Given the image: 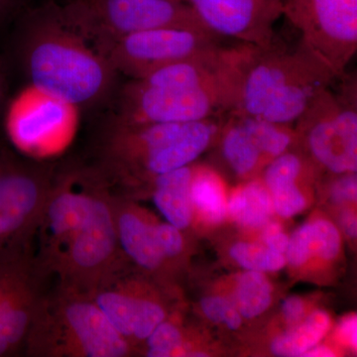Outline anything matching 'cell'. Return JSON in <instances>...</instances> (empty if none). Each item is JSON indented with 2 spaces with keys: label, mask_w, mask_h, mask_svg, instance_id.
I'll use <instances>...</instances> for the list:
<instances>
[{
  "label": "cell",
  "mask_w": 357,
  "mask_h": 357,
  "mask_svg": "<svg viewBox=\"0 0 357 357\" xmlns=\"http://www.w3.org/2000/svg\"><path fill=\"white\" fill-rule=\"evenodd\" d=\"M16 52L29 84L77 109L107 102L116 91L109 59L54 0L23 16Z\"/></svg>",
  "instance_id": "cell-1"
},
{
  "label": "cell",
  "mask_w": 357,
  "mask_h": 357,
  "mask_svg": "<svg viewBox=\"0 0 357 357\" xmlns=\"http://www.w3.org/2000/svg\"><path fill=\"white\" fill-rule=\"evenodd\" d=\"M222 116L185 123L121 124L107 119L93 143L88 167L109 188L153 184L160 175L190 165L218 136Z\"/></svg>",
  "instance_id": "cell-2"
},
{
  "label": "cell",
  "mask_w": 357,
  "mask_h": 357,
  "mask_svg": "<svg viewBox=\"0 0 357 357\" xmlns=\"http://www.w3.org/2000/svg\"><path fill=\"white\" fill-rule=\"evenodd\" d=\"M337 77L300 38L290 47L276 40L267 47L241 43L236 102L230 114L292 124Z\"/></svg>",
  "instance_id": "cell-3"
},
{
  "label": "cell",
  "mask_w": 357,
  "mask_h": 357,
  "mask_svg": "<svg viewBox=\"0 0 357 357\" xmlns=\"http://www.w3.org/2000/svg\"><path fill=\"white\" fill-rule=\"evenodd\" d=\"M133 351L89 294L57 284L39 301L24 354L29 357H126Z\"/></svg>",
  "instance_id": "cell-4"
},
{
  "label": "cell",
  "mask_w": 357,
  "mask_h": 357,
  "mask_svg": "<svg viewBox=\"0 0 357 357\" xmlns=\"http://www.w3.org/2000/svg\"><path fill=\"white\" fill-rule=\"evenodd\" d=\"M237 68L227 81L199 89L151 86L129 79L117 86L107 119L121 124L185 123L222 116L234 110Z\"/></svg>",
  "instance_id": "cell-5"
},
{
  "label": "cell",
  "mask_w": 357,
  "mask_h": 357,
  "mask_svg": "<svg viewBox=\"0 0 357 357\" xmlns=\"http://www.w3.org/2000/svg\"><path fill=\"white\" fill-rule=\"evenodd\" d=\"M63 10L105 56L115 41L134 33L160 28L210 32L184 0H70Z\"/></svg>",
  "instance_id": "cell-6"
},
{
  "label": "cell",
  "mask_w": 357,
  "mask_h": 357,
  "mask_svg": "<svg viewBox=\"0 0 357 357\" xmlns=\"http://www.w3.org/2000/svg\"><path fill=\"white\" fill-rule=\"evenodd\" d=\"M91 196L86 218L56 267L58 284L86 294L128 267L117 236L112 192L89 170Z\"/></svg>",
  "instance_id": "cell-7"
},
{
  "label": "cell",
  "mask_w": 357,
  "mask_h": 357,
  "mask_svg": "<svg viewBox=\"0 0 357 357\" xmlns=\"http://www.w3.org/2000/svg\"><path fill=\"white\" fill-rule=\"evenodd\" d=\"M340 84L321 91L298 117V139L304 143L312 160L333 174L356 173V79L345 73Z\"/></svg>",
  "instance_id": "cell-8"
},
{
  "label": "cell",
  "mask_w": 357,
  "mask_h": 357,
  "mask_svg": "<svg viewBox=\"0 0 357 357\" xmlns=\"http://www.w3.org/2000/svg\"><path fill=\"white\" fill-rule=\"evenodd\" d=\"M60 166L0 143V252L32 244Z\"/></svg>",
  "instance_id": "cell-9"
},
{
  "label": "cell",
  "mask_w": 357,
  "mask_h": 357,
  "mask_svg": "<svg viewBox=\"0 0 357 357\" xmlns=\"http://www.w3.org/2000/svg\"><path fill=\"white\" fill-rule=\"evenodd\" d=\"M77 109L29 84L7 107V136L21 154L43 158L60 151L72 139L77 128Z\"/></svg>",
  "instance_id": "cell-10"
},
{
  "label": "cell",
  "mask_w": 357,
  "mask_h": 357,
  "mask_svg": "<svg viewBox=\"0 0 357 357\" xmlns=\"http://www.w3.org/2000/svg\"><path fill=\"white\" fill-rule=\"evenodd\" d=\"M91 185V174L86 167L59 168L35 232V237H38V248L33 252L35 267L45 278L55 273L58 263L83 225Z\"/></svg>",
  "instance_id": "cell-11"
},
{
  "label": "cell",
  "mask_w": 357,
  "mask_h": 357,
  "mask_svg": "<svg viewBox=\"0 0 357 357\" xmlns=\"http://www.w3.org/2000/svg\"><path fill=\"white\" fill-rule=\"evenodd\" d=\"M282 6L299 38L342 76L357 52V0H282Z\"/></svg>",
  "instance_id": "cell-12"
},
{
  "label": "cell",
  "mask_w": 357,
  "mask_h": 357,
  "mask_svg": "<svg viewBox=\"0 0 357 357\" xmlns=\"http://www.w3.org/2000/svg\"><path fill=\"white\" fill-rule=\"evenodd\" d=\"M222 37L210 32L160 28L134 33L117 40L107 51L115 72L142 79L162 68L217 50Z\"/></svg>",
  "instance_id": "cell-13"
},
{
  "label": "cell",
  "mask_w": 357,
  "mask_h": 357,
  "mask_svg": "<svg viewBox=\"0 0 357 357\" xmlns=\"http://www.w3.org/2000/svg\"><path fill=\"white\" fill-rule=\"evenodd\" d=\"M145 290L141 281L129 276L126 267L89 294L133 349L167 319L163 303Z\"/></svg>",
  "instance_id": "cell-14"
},
{
  "label": "cell",
  "mask_w": 357,
  "mask_h": 357,
  "mask_svg": "<svg viewBox=\"0 0 357 357\" xmlns=\"http://www.w3.org/2000/svg\"><path fill=\"white\" fill-rule=\"evenodd\" d=\"M208 31L238 43L270 46L283 16L282 0H185Z\"/></svg>",
  "instance_id": "cell-15"
},
{
  "label": "cell",
  "mask_w": 357,
  "mask_h": 357,
  "mask_svg": "<svg viewBox=\"0 0 357 357\" xmlns=\"http://www.w3.org/2000/svg\"><path fill=\"white\" fill-rule=\"evenodd\" d=\"M112 204L119 245L124 257L128 263H134L144 271H159L167 262L155 237L153 222L126 196L112 192Z\"/></svg>",
  "instance_id": "cell-16"
},
{
  "label": "cell",
  "mask_w": 357,
  "mask_h": 357,
  "mask_svg": "<svg viewBox=\"0 0 357 357\" xmlns=\"http://www.w3.org/2000/svg\"><path fill=\"white\" fill-rule=\"evenodd\" d=\"M46 279L35 270L0 305V357L24 354L26 340L45 292Z\"/></svg>",
  "instance_id": "cell-17"
},
{
  "label": "cell",
  "mask_w": 357,
  "mask_h": 357,
  "mask_svg": "<svg viewBox=\"0 0 357 357\" xmlns=\"http://www.w3.org/2000/svg\"><path fill=\"white\" fill-rule=\"evenodd\" d=\"M305 162L299 155L288 151L270 162L265 169L263 183L271 197L273 210L282 218H292L306 206V198L300 188Z\"/></svg>",
  "instance_id": "cell-18"
},
{
  "label": "cell",
  "mask_w": 357,
  "mask_h": 357,
  "mask_svg": "<svg viewBox=\"0 0 357 357\" xmlns=\"http://www.w3.org/2000/svg\"><path fill=\"white\" fill-rule=\"evenodd\" d=\"M192 168L182 167L160 175L152 184L154 203L167 222L183 230L191 225Z\"/></svg>",
  "instance_id": "cell-19"
},
{
  "label": "cell",
  "mask_w": 357,
  "mask_h": 357,
  "mask_svg": "<svg viewBox=\"0 0 357 357\" xmlns=\"http://www.w3.org/2000/svg\"><path fill=\"white\" fill-rule=\"evenodd\" d=\"M340 249V232L326 220H316L302 225L289 237L286 261L294 267L306 264L314 256L330 260L337 257Z\"/></svg>",
  "instance_id": "cell-20"
},
{
  "label": "cell",
  "mask_w": 357,
  "mask_h": 357,
  "mask_svg": "<svg viewBox=\"0 0 357 357\" xmlns=\"http://www.w3.org/2000/svg\"><path fill=\"white\" fill-rule=\"evenodd\" d=\"M222 150L231 170L241 177L255 174L260 167L269 164L253 136L238 114H227L222 122Z\"/></svg>",
  "instance_id": "cell-21"
},
{
  "label": "cell",
  "mask_w": 357,
  "mask_h": 357,
  "mask_svg": "<svg viewBox=\"0 0 357 357\" xmlns=\"http://www.w3.org/2000/svg\"><path fill=\"white\" fill-rule=\"evenodd\" d=\"M273 204L264 183L252 181L237 188L227 203V211L239 225L259 229L270 222Z\"/></svg>",
  "instance_id": "cell-22"
},
{
  "label": "cell",
  "mask_w": 357,
  "mask_h": 357,
  "mask_svg": "<svg viewBox=\"0 0 357 357\" xmlns=\"http://www.w3.org/2000/svg\"><path fill=\"white\" fill-rule=\"evenodd\" d=\"M192 208L204 222L217 225L227 217V204L222 178L206 167L192 168L191 180Z\"/></svg>",
  "instance_id": "cell-23"
},
{
  "label": "cell",
  "mask_w": 357,
  "mask_h": 357,
  "mask_svg": "<svg viewBox=\"0 0 357 357\" xmlns=\"http://www.w3.org/2000/svg\"><path fill=\"white\" fill-rule=\"evenodd\" d=\"M330 326L331 318L328 312L321 310L312 312L306 319L275 338L271 345L272 352L278 356H303L319 344Z\"/></svg>",
  "instance_id": "cell-24"
},
{
  "label": "cell",
  "mask_w": 357,
  "mask_h": 357,
  "mask_svg": "<svg viewBox=\"0 0 357 357\" xmlns=\"http://www.w3.org/2000/svg\"><path fill=\"white\" fill-rule=\"evenodd\" d=\"M271 284L262 272L249 271L237 278L236 306L241 317L255 319L263 314L272 302Z\"/></svg>",
  "instance_id": "cell-25"
},
{
  "label": "cell",
  "mask_w": 357,
  "mask_h": 357,
  "mask_svg": "<svg viewBox=\"0 0 357 357\" xmlns=\"http://www.w3.org/2000/svg\"><path fill=\"white\" fill-rule=\"evenodd\" d=\"M36 270L32 244H17L0 252V305Z\"/></svg>",
  "instance_id": "cell-26"
},
{
  "label": "cell",
  "mask_w": 357,
  "mask_h": 357,
  "mask_svg": "<svg viewBox=\"0 0 357 357\" xmlns=\"http://www.w3.org/2000/svg\"><path fill=\"white\" fill-rule=\"evenodd\" d=\"M232 259L249 271H278L286 265L285 255L274 252L264 244L237 243L230 248Z\"/></svg>",
  "instance_id": "cell-27"
},
{
  "label": "cell",
  "mask_w": 357,
  "mask_h": 357,
  "mask_svg": "<svg viewBox=\"0 0 357 357\" xmlns=\"http://www.w3.org/2000/svg\"><path fill=\"white\" fill-rule=\"evenodd\" d=\"M145 354L150 357H170L175 356L183 345L180 328L171 321L161 324L144 340Z\"/></svg>",
  "instance_id": "cell-28"
},
{
  "label": "cell",
  "mask_w": 357,
  "mask_h": 357,
  "mask_svg": "<svg viewBox=\"0 0 357 357\" xmlns=\"http://www.w3.org/2000/svg\"><path fill=\"white\" fill-rule=\"evenodd\" d=\"M204 316L213 323L225 324L230 330L241 326V314L236 304L222 297H206L202 300Z\"/></svg>",
  "instance_id": "cell-29"
},
{
  "label": "cell",
  "mask_w": 357,
  "mask_h": 357,
  "mask_svg": "<svg viewBox=\"0 0 357 357\" xmlns=\"http://www.w3.org/2000/svg\"><path fill=\"white\" fill-rule=\"evenodd\" d=\"M155 237L166 262L173 261L184 250L182 230L169 222H153Z\"/></svg>",
  "instance_id": "cell-30"
},
{
  "label": "cell",
  "mask_w": 357,
  "mask_h": 357,
  "mask_svg": "<svg viewBox=\"0 0 357 357\" xmlns=\"http://www.w3.org/2000/svg\"><path fill=\"white\" fill-rule=\"evenodd\" d=\"M331 188V197L337 204L356 202L357 196V180L356 173L338 174Z\"/></svg>",
  "instance_id": "cell-31"
},
{
  "label": "cell",
  "mask_w": 357,
  "mask_h": 357,
  "mask_svg": "<svg viewBox=\"0 0 357 357\" xmlns=\"http://www.w3.org/2000/svg\"><path fill=\"white\" fill-rule=\"evenodd\" d=\"M262 241L266 248L274 252L285 255L289 244V236L279 223L268 222L263 227Z\"/></svg>",
  "instance_id": "cell-32"
},
{
  "label": "cell",
  "mask_w": 357,
  "mask_h": 357,
  "mask_svg": "<svg viewBox=\"0 0 357 357\" xmlns=\"http://www.w3.org/2000/svg\"><path fill=\"white\" fill-rule=\"evenodd\" d=\"M282 314L290 326L297 325L306 314L304 301L296 296L287 298L282 304Z\"/></svg>",
  "instance_id": "cell-33"
},
{
  "label": "cell",
  "mask_w": 357,
  "mask_h": 357,
  "mask_svg": "<svg viewBox=\"0 0 357 357\" xmlns=\"http://www.w3.org/2000/svg\"><path fill=\"white\" fill-rule=\"evenodd\" d=\"M337 337L347 347L356 349L357 319L356 314H351L340 321L337 328Z\"/></svg>",
  "instance_id": "cell-34"
},
{
  "label": "cell",
  "mask_w": 357,
  "mask_h": 357,
  "mask_svg": "<svg viewBox=\"0 0 357 357\" xmlns=\"http://www.w3.org/2000/svg\"><path fill=\"white\" fill-rule=\"evenodd\" d=\"M340 225L347 236L356 238L357 234V220L354 211L345 208L340 215Z\"/></svg>",
  "instance_id": "cell-35"
},
{
  "label": "cell",
  "mask_w": 357,
  "mask_h": 357,
  "mask_svg": "<svg viewBox=\"0 0 357 357\" xmlns=\"http://www.w3.org/2000/svg\"><path fill=\"white\" fill-rule=\"evenodd\" d=\"M303 356L328 357L335 356V354H333L332 349H328V347H325V345L317 344L316 347H312V349L307 351Z\"/></svg>",
  "instance_id": "cell-36"
},
{
  "label": "cell",
  "mask_w": 357,
  "mask_h": 357,
  "mask_svg": "<svg viewBox=\"0 0 357 357\" xmlns=\"http://www.w3.org/2000/svg\"><path fill=\"white\" fill-rule=\"evenodd\" d=\"M16 3L17 0H0V23L13 13Z\"/></svg>",
  "instance_id": "cell-37"
},
{
  "label": "cell",
  "mask_w": 357,
  "mask_h": 357,
  "mask_svg": "<svg viewBox=\"0 0 357 357\" xmlns=\"http://www.w3.org/2000/svg\"><path fill=\"white\" fill-rule=\"evenodd\" d=\"M4 98H6V81H4L3 73L0 67V112L3 107Z\"/></svg>",
  "instance_id": "cell-38"
},
{
  "label": "cell",
  "mask_w": 357,
  "mask_h": 357,
  "mask_svg": "<svg viewBox=\"0 0 357 357\" xmlns=\"http://www.w3.org/2000/svg\"><path fill=\"white\" fill-rule=\"evenodd\" d=\"M184 1H185V0H184Z\"/></svg>",
  "instance_id": "cell-39"
}]
</instances>
